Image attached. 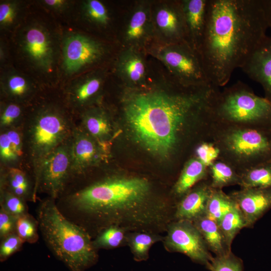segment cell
<instances>
[{
    "instance_id": "8",
    "label": "cell",
    "mask_w": 271,
    "mask_h": 271,
    "mask_svg": "<svg viewBox=\"0 0 271 271\" xmlns=\"http://www.w3.org/2000/svg\"><path fill=\"white\" fill-rule=\"evenodd\" d=\"M155 54L180 84L190 86L211 84L198 53L187 42L166 44L158 48Z\"/></svg>"
},
{
    "instance_id": "33",
    "label": "cell",
    "mask_w": 271,
    "mask_h": 271,
    "mask_svg": "<svg viewBox=\"0 0 271 271\" xmlns=\"http://www.w3.org/2000/svg\"><path fill=\"white\" fill-rule=\"evenodd\" d=\"M83 16L95 25L105 26L110 20L108 10L104 5L98 0H87L82 5Z\"/></svg>"
},
{
    "instance_id": "17",
    "label": "cell",
    "mask_w": 271,
    "mask_h": 271,
    "mask_svg": "<svg viewBox=\"0 0 271 271\" xmlns=\"http://www.w3.org/2000/svg\"><path fill=\"white\" fill-rule=\"evenodd\" d=\"M103 80V74L100 72H90L76 79L66 91L68 103L76 109L83 111L87 108L99 96Z\"/></svg>"
},
{
    "instance_id": "18",
    "label": "cell",
    "mask_w": 271,
    "mask_h": 271,
    "mask_svg": "<svg viewBox=\"0 0 271 271\" xmlns=\"http://www.w3.org/2000/svg\"><path fill=\"white\" fill-rule=\"evenodd\" d=\"M186 28V42L199 52L206 24L208 0L181 1Z\"/></svg>"
},
{
    "instance_id": "23",
    "label": "cell",
    "mask_w": 271,
    "mask_h": 271,
    "mask_svg": "<svg viewBox=\"0 0 271 271\" xmlns=\"http://www.w3.org/2000/svg\"><path fill=\"white\" fill-rule=\"evenodd\" d=\"M80 126L85 132L101 142H104L112 132V125L106 111L98 107H91L83 110Z\"/></svg>"
},
{
    "instance_id": "43",
    "label": "cell",
    "mask_w": 271,
    "mask_h": 271,
    "mask_svg": "<svg viewBox=\"0 0 271 271\" xmlns=\"http://www.w3.org/2000/svg\"><path fill=\"white\" fill-rule=\"evenodd\" d=\"M43 5L47 8L57 12L66 10L69 6V2L65 0H44Z\"/></svg>"
},
{
    "instance_id": "39",
    "label": "cell",
    "mask_w": 271,
    "mask_h": 271,
    "mask_svg": "<svg viewBox=\"0 0 271 271\" xmlns=\"http://www.w3.org/2000/svg\"><path fill=\"white\" fill-rule=\"evenodd\" d=\"M155 240L154 236L148 233L134 235L130 240V244L134 256L140 259L146 258L150 246Z\"/></svg>"
},
{
    "instance_id": "26",
    "label": "cell",
    "mask_w": 271,
    "mask_h": 271,
    "mask_svg": "<svg viewBox=\"0 0 271 271\" xmlns=\"http://www.w3.org/2000/svg\"><path fill=\"white\" fill-rule=\"evenodd\" d=\"M201 233L208 249L215 254L222 255L230 251L218 224L206 215L193 221Z\"/></svg>"
},
{
    "instance_id": "20",
    "label": "cell",
    "mask_w": 271,
    "mask_h": 271,
    "mask_svg": "<svg viewBox=\"0 0 271 271\" xmlns=\"http://www.w3.org/2000/svg\"><path fill=\"white\" fill-rule=\"evenodd\" d=\"M23 126L1 130L0 159L5 167H17L24 152Z\"/></svg>"
},
{
    "instance_id": "25",
    "label": "cell",
    "mask_w": 271,
    "mask_h": 271,
    "mask_svg": "<svg viewBox=\"0 0 271 271\" xmlns=\"http://www.w3.org/2000/svg\"><path fill=\"white\" fill-rule=\"evenodd\" d=\"M207 166L193 155L184 165L176 182L174 192L178 196H183L195 184L207 178Z\"/></svg>"
},
{
    "instance_id": "21",
    "label": "cell",
    "mask_w": 271,
    "mask_h": 271,
    "mask_svg": "<svg viewBox=\"0 0 271 271\" xmlns=\"http://www.w3.org/2000/svg\"><path fill=\"white\" fill-rule=\"evenodd\" d=\"M30 80L14 70L4 72L1 79V90L9 101L21 103L30 98L34 92Z\"/></svg>"
},
{
    "instance_id": "16",
    "label": "cell",
    "mask_w": 271,
    "mask_h": 271,
    "mask_svg": "<svg viewBox=\"0 0 271 271\" xmlns=\"http://www.w3.org/2000/svg\"><path fill=\"white\" fill-rule=\"evenodd\" d=\"M154 20L156 28L168 41L167 44L186 42V28L181 1L157 9Z\"/></svg>"
},
{
    "instance_id": "42",
    "label": "cell",
    "mask_w": 271,
    "mask_h": 271,
    "mask_svg": "<svg viewBox=\"0 0 271 271\" xmlns=\"http://www.w3.org/2000/svg\"><path fill=\"white\" fill-rule=\"evenodd\" d=\"M17 219V218L11 215L1 208L0 237L1 240L10 234L16 233Z\"/></svg>"
},
{
    "instance_id": "10",
    "label": "cell",
    "mask_w": 271,
    "mask_h": 271,
    "mask_svg": "<svg viewBox=\"0 0 271 271\" xmlns=\"http://www.w3.org/2000/svg\"><path fill=\"white\" fill-rule=\"evenodd\" d=\"M20 46L23 54L36 69L51 71L56 62L57 49L49 31L35 24L26 27L21 36Z\"/></svg>"
},
{
    "instance_id": "41",
    "label": "cell",
    "mask_w": 271,
    "mask_h": 271,
    "mask_svg": "<svg viewBox=\"0 0 271 271\" xmlns=\"http://www.w3.org/2000/svg\"><path fill=\"white\" fill-rule=\"evenodd\" d=\"M193 155L208 167L218 159L219 151L212 142L207 141L199 145Z\"/></svg>"
},
{
    "instance_id": "13",
    "label": "cell",
    "mask_w": 271,
    "mask_h": 271,
    "mask_svg": "<svg viewBox=\"0 0 271 271\" xmlns=\"http://www.w3.org/2000/svg\"><path fill=\"white\" fill-rule=\"evenodd\" d=\"M71 175H79L98 165L104 158V143L99 142L80 126L74 127L70 138Z\"/></svg>"
},
{
    "instance_id": "9",
    "label": "cell",
    "mask_w": 271,
    "mask_h": 271,
    "mask_svg": "<svg viewBox=\"0 0 271 271\" xmlns=\"http://www.w3.org/2000/svg\"><path fill=\"white\" fill-rule=\"evenodd\" d=\"M105 48L98 41L82 34L71 33L64 39L62 67L68 75L78 73L98 62Z\"/></svg>"
},
{
    "instance_id": "7",
    "label": "cell",
    "mask_w": 271,
    "mask_h": 271,
    "mask_svg": "<svg viewBox=\"0 0 271 271\" xmlns=\"http://www.w3.org/2000/svg\"><path fill=\"white\" fill-rule=\"evenodd\" d=\"M212 112L216 123L271 128V102L241 81L218 90Z\"/></svg>"
},
{
    "instance_id": "6",
    "label": "cell",
    "mask_w": 271,
    "mask_h": 271,
    "mask_svg": "<svg viewBox=\"0 0 271 271\" xmlns=\"http://www.w3.org/2000/svg\"><path fill=\"white\" fill-rule=\"evenodd\" d=\"M219 151L218 159L239 173L271 162V128H257L216 123L212 141Z\"/></svg>"
},
{
    "instance_id": "37",
    "label": "cell",
    "mask_w": 271,
    "mask_h": 271,
    "mask_svg": "<svg viewBox=\"0 0 271 271\" xmlns=\"http://www.w3.org/2000/svg\"><path fill=\"white\" fill-rule=\"evenodd\" d=\"M206 267L210 271H243L242 261L231 251L213 257Z\"/></svg>"
},
{
    "instance_id": "1",
    "label": "cell",
    "mask_w": 271,
    "mask_h": 271,
    "mask_svg": "<svg viewBox=\"0 0 271 271\" xmlns=\"http://www.w3.org/2000/svg\"><path fill=\"white\" fill-rule=\"evenodd\" d=\"M219 88L178 82L169 92L133 91L123 100V110L136 141L161 158L176 156L192 134L211 141L215 125L212 105Z\"/></svg>"
},
{
    "instance_id": "19",
    "label": "cell",
    "mask_w": 271,
    "mask_h": 271,
    "mask_svg": "<svg viewBox=\"0 0 271 271\" xmlns=\"http://www.w3.org/2000/svg\"><path fill=\"white\" fill-rule=\"evenodd\" d=\"M212 188L208 178L198 182L178 203L175 216L178 220L194 221L205 215L206 206Z\"/></svg>"
},
{
    "instance_id": "31",
    "label": "cell",
    "mask_w": 271,
    "mask_h": 271,
    "mask_svg": "<svg viewBox=\"0 0 271 271\" xmlns=\"http://www.w3.org/2000/svg\"><path fill=\"white\" fill-rule=\"evenodd\" d=\"M217 224L230 250L237 233L242 228L247 227L243 216L237 205L227 212Z\"/></svg>"
},
{
    "instance_id": "27",
    "label": "cell",
    "mask_w": 271,
    "mask_h": 271,
    "mask_svg": "<svg viewBox=\"0 0 271 271\" xmlns=\"http://www.w3.org/2000/svg\"><path fill=\"white\" fill-rule=\"evenodd\" d=\"M1 188L8 190L15 195L27 200H32L33 190L26 173L18 167H5L1 171Z\"/></svg>"
},
{
    "instance_id": "44",
    "label": "cell",
    "mask_w": 271,
    "mask_h": 271,
    "mask_svg": "<svg viewBox=\"0 0 271 271\" xmlns=\"http://www.w3.org/2000/svg\"><path fill=\"white\" fill-rule=\"evenodd\" d=\"M268 28L271 29V0H260Z\"/></svg>"
},
{
    "instance_id": "29",
    "label": "cell",
    "mask_w": 271,
    "mask_h": 271,
    "mask_svg": "<svg viewBox=\"0 0 271 271\" xmlns=\"http://www.w3.org/2000/svg\"><path fill=\"white\" fill-rule=\"evenodd\" d=\"M239 174L241 188H271V162L253 167Z\"/></svg>"
},
{
    "instance_id": "15",
    "label": "cell",
    "mask_w": 271,
    "mask_h": 271,
    "mask_svg": "<svg viewBox=\"0 0 271 271\" xmlns=\"http://www.w3.org/2000/svg\"><path fill=\"white\" fill-rule=\"evenodd\" d=\"M241 69L261 85L264 97L271 102V36H265Z\"/></svg>"
},
{
    "instance_id": "36",
    "label": "cell",
    "mask_w": 271,
    "mask_h": 271,
    "mask_svg": "<svg viewBox=\"0 0 271 271\" xmlns=\"http://www.w3.org/2000/svg\"><path fill=\"white\" fill-rule=\"evenodd\" d=\"M38 223L28 213L18 218L16 233L24 241L30 243L36 242L39 238Z\"/></svg>"
},
{
    "instance_id": "4",
    "label": "cell",
    "mask_w": 271,
    "mask_h": 271,
    "mask_svg": "<svg viewBox=\"0 0 271 271\" xmlns=\"http://www.w3.org/2000/svg\"><path fill=\"white\" fill-rule=\"evenodd\" d=\"M37 221L46 245L70 271H85L95 263L97 255L88 232L67 219L54 199L40 204Z\"/></svg>"
},
{
    "instance_id": "45",
    "label": "cell",
    "mask_w": 271,
    "mask_h": 271,
    "mask_svg": "<svg viewBox=\"0 0 271 271\" xmlns=\"http://www.w3.org/2000/svg\"><path fill=\"white\" fill-rule=\"evenodd\" d=\"M6 49L1 43L0 46V60L1 63H4L6 58Z\"/></svg>"
},
{
    "instance_id": "38",
    "label": "cell",
    "mask_w": 271,
    "mask_h": 271,
    "mask_svg": "<svg viewBox=\"0 0 271 271\" xmlns=\"http://www.w3.org/2000/svg\"><path fill=\"white\" fill-rule=\"evenodd\" d=\"M20 6L14 1H2L0 3V26L8 29L16 23L20 11Z\"/></svg>"
},
{
    "instance_id": "30",
    "label": "cell",
    "mask_w": 271,
    "mask_h": 271,
    "mask_svg": "<svg viewBox=\"0 0 271 271\" xmlns=\"http://www.w3.org/2000/svg\"><path fill=\"white\" fill-rule=\"evenodd\" d=\"M236 205L229 194H226L222 189L212 188L207 202L205 215L218 223Z\"/></svg>"
},
{
    "instance_id": "40",
    "label": "cell",
    "mask_w": 271,
    "mask_h": 271,
    "mask_svg": "<svg viewBox=\"0 0 271 271\" xmlns=\"http://www.w3.org/2000/svg\"><path fill=\"white\" fill-rule=\"evenodd\" d=\"M24 241L16 233H13L1 240L0 260L3 262L22 247Z\"/></svg>"
},
{
    "instance_id": "32",
    "label": "cell",
    "mask_w": 271,
    "mask_h": 271,
    "mask_svg": "<svg viewBox=\"0 0 271 271\" xmlns=\"http://www.w3.org/2000/svg\"><path fill=\"white\" fill-rule=\"evenodd\" d=\"M23 110L20 103L8 101L1 103L0 109L1 130L21 126Z\"/></svg>"
},
{
    "instance_id": "14",
    "label": "cell",
    "mask_w": 271,
    "mask_h": 271,
    "mask_svg": "<svg viewBox=\"0 0 271 271\" xmlns=\"http://www.w3.org/2000/svg\"><path fill=\"white\" fill-rule=\"evenodd\" d=\"M229 194L242 213L247 227H252L271 208V188H241Z\"/></svg>"
},
{
    "instance_id": "5",
    "label": "cell",
    "mask_w": 271,
    "mask_h": 271,
    "mask_svg": "<svg viewBox=\"0 0 271 271\" xmlns=\"http://www.w3.org/2000/svg\"><path fill=\"white\" fill-rule=\"evenodd\" d=\"M74 127L61 108L51 104L35 109L23 126L24 149L27 150L34 174V201L39 190L41 171L45 160L69 139Z\"/></svg>"
},
{
    "instance_id": "11",
    "label": "cell",
    "mask_w": 271,
    "mask_h": 271,
    "mask_svg": "<svg viewBox=\"0 0 271 271\" xmlns=\"http://www.w3.org/2000/svg\"><path fill=\"white\" fill-rule=\"evenodd\" d=\"M166 244L171 250L183 253L206 266L213 258L199 231L190 221L178 220L172 223Z\"/></svg>"
},
{
    "instance_id": "34",
    "label": "cell",
    "mask_w": 271,
    "mask_h": 271,
    "mask_svg": "<svg viewBox=\"0 0 271 271\" xmlns=\"http://www.w3.org/2000/svg\"><path fill=\"white\" fill-rule=\"evenodd\" d=\"M1 208L18 218L28 213L26 200L7 189L1 188Z\"/></svg>"
},
{
    "instance_id": "35",
    "label": "cell",
    "mask_w": 271,
    "mask_h": 271,
    "mask_svg": "<svg viewBox=\"0 0 271 271\" xmlns=\"http://www.w3.org/2000/svg\"><path fill=\"white\" fill-rule=\"evenodd\" d=\"M123 238L124 232L122 229L118 226L112 225L103 229L95 239L92 241V243L96 249L111 248L119 245Z\"/></svg>"
},
{
    "instance_id": "12",
    "label": "cell",
    "mask_w": 271,
    "mask_h": 271,
    "mask_svg": "<svg viewBox=\"0 0 271 271\" xmlns=\"http://www.w3.org/2000/svg\"><path fill=\"white\" fill-rule=\"evenodd\" d=\"M70 138L47 157L41 169L39 189L54 200L64 191L71 175Z\"/></svg>"
},
{
    "instance_id": "24",
    "label": "cell",
    "mask_w": 271,
    "mask_h": 271,
    "mask_svg": "<svg viewBox=\"0 0 271 271\" xmlns=\"http://www.w3.org/2000/svg\"><path fill=\"white\" fill-rule=\"evenodd\" d=\"M151 31L150 14L147 8L140 6L131 14L124 31L125 41L130 47L143 44Z\"/></svg>"
},
{
    "instance_id": "3",
    "label": "cell",
    "mask_w": 271,
    "mask_h": 271,
    "mask_svg": "<svg viewBox=\"0 0 271 271\" xmlns=\"http://www.w3.org/2000/svg\"><path fill=\"white\" fill-rule=\"evenodd\" d=\"M148 181L139 177H106L69 195L67 207L78 216L106 227L146 226L162 222L166 208L151 199Z\"/></svg>"
},
{
    "instance_id": "22",
    "label": "cell",
    "mask_w": 271,
    "mask_h": 271,
    "mask_svg": "<svg viewBox=\"0 0 271 271\" xmlns=\"http://www.w3.org/2000/svg\"><path fill=\"white\" fill-rule=\"evenodd\" d=\"M116 70L119 76L131 85L144 83L146 70L145 62L141 54L133 47H129L120 55Z\"/></svg>"
},
{
    "instance_id": "28",
    "label": "cell",
    "mask_w": 271,
    "mask_h": 271,
    "mask_svg": "<svg viewBox=\"0 0 271 271\" xmlns=\"http://www.w3.org/2000/svg\"><path fill=\"white\" fill-rule=\"evenodd\" d=\"M207 178L213 189H222L223 187L240 185V175L237 170L226 162L217 159L207 169Z\"/></svg>"
},
{
    "instance_id": "2",
    "label": "cell",
    "mask_w": 271,
    "mask_h": 271,
    "mask_svg": "<svg viewBox=\"0 0 271 271\" xmlns=\"http://www.w3.org/2000/svg\"><path fill=\"white\" fill-rule=\"evenodd\" d=\"M260 0H208L205 30L198 54L210 84H227L266 36Z\"/></svg>"
}]
</instances>
